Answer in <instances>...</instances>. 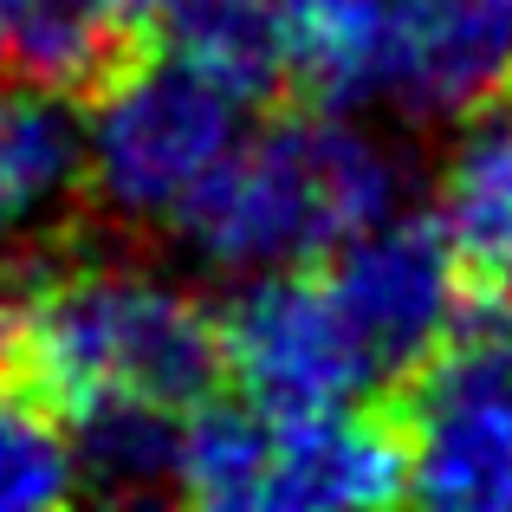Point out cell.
I'll use <instances>...</instances> for the list:
<instances>
[{"label": "cell", "mask_w": 512, "mask_h": 512, "mask_svg": "<svg viewBox=\"0 0 512 512\" xmlns=\"http://www.w3.org/2000/svg\"><path fill=\"white\" fill-rule=\"evenodd\" d=\"M111 7H117V13H124V20H130V26H143V20H156V13H163V7H169V0H111Z\"/></svg>", "instance_id": "obj_17"}, {"label": "cell", "mask_w": 512, "mask_h": 512, "mask_svg": "<svg viewBox=\"0 0 512 512\" xmlns=\"http://www.w3.org/2000/svg\"><path fill=\"white\" fill-rule=\"evenodd\" d=\"M409 493L448 512L512 506V344L454 338L402 383Z\"/></svg>", "instance_id": "obj_6"}, {"label": "cell", "mask_w": 512, "mask_h": 512, "mask_svg": "<svg viewBox=\"0 0 512 512\" xmlns=\"http://www.w3.org/2000/svg\"><path fill=\"white\" fill-rule=\"evenodd\" d=\"M137 59V26L111 0H0V78L26 91L98 98Z\"/></svg>", "instance_id": "obj_10"}, {"label": "cell", "mask_w": 512, "mask_h": 512, "mask_svg": "<svg viewBox=\"0 0 512 512\" xmlns=\"http://www.w3.org/2000/svg\"><path fill=\"white\" fill-rule=\"evenodd\" d=\"M273 428L260 402H201V415L182 428V500L240 512L266 506V474H273Z\"/></svg>", "instance_id": "obj_14"}, {"label": "cell", "mask_w": 512, "mask_h": 512, "mask_svg": "<svg viewBox=\"0 0 512 512\" xmlns=\"http://www.w3.org/2000/svg\"><path fill=\"white\" fill-rule=\"evenodd\" d=\"M240 111L247 104L234 91L201 78L175 52L137 59L117 85L98 91L85 175L91 221L124 240H156L169 227L182 234L201 188L240 150Z\"/></svg>", "instance_id": "obj_4"}, {"label": "cell", "mask_w": 512, "mask_h": 512, "mask_svg": "<svg viewBox=\"0 0 512 512\" xmlns=\"http://www.w3.org/2000/svg\"><path fill=\"white\" fill-rule=\"evenodd\" d=\"M65 493H78L65 422L0 376V506H52Z\"/></svg>", "instance_id": "obj_15"}, {"label": "cell", "mask_w": 512, "mask_h": 512, "mask_svg": "<svg viewBox=\"0 0 512 512\" xmlns=\"http://www.w3.org/2000/svg\"><path fill=\"white\" fill-rule=\"evenodd\" d=\"M221 338H227V376L266 415L350 409L376 383L331 279L292 273V266L253 273L221 305Z\"/></svg>", "instance_id": "obj_7"}, {"label": "cell", "mask_w": 512, "mask_h": 512, "mask_svg": "<svg viewBox=\"0 0 512 512\" xmlns=\"http://www.w3.org/2000/svg\"><path fill=\"white\" fill-rule=\"evenodd\" d=\"M487 312H493V331H500V338L512 344V273H506V279H493V305H487Z\"/></svg>", "instance_id": "obj_16"}, {"label": "cell", "mask_w": 512, "mask_h": 512, "mask_svg": "<svg viewBox=\"0 0 512 512\" xmlns=\"http://www.w3.org/2000/svg\"><path fill=\"white\" fill-rule=\"evenodd\" d=\"M72 480L91 500H182V428L156 402H98L65 422Z\"/></svg>", "instance_id": "obj_12"}, {"label": "cell", "mask_w": 512, "mask_h": 512, "mask_svg": "<svg viewBox=\"0 0 512 512\" xmlns=\"http://www.w3.org/2000/svg\"><path fill=\"white\" fill-rule=\"evenodd\" d=\"M312 104L461 124L512 91V0H279Z\"/></svg>", "instance_id": "obj_3"}, {"label": "cell", "mask_w": 512, "mask_h": 512, "mask_svg": "<svg viewBox=\"0 0 512 512\" xmlns=\"http://www.w3.org/2000/svg\"><path fill=\"white\" fill-rule=\"evenodd\" d=\"M98 221L0 266V376L72 422L98 402L195 409L227 376L221 312Z\"/></svg>", "instance_id": "obj_1"}, {"label": "cell", "mask_w": 512, "mask_h": 512, "mask_svg": "<svg viewBox=\"0 0 512 512\" xmlns=\"http://www.w3.org/2000/svg\"><path fill=\"white\" fill-rule=\"evenodd\" d=\"M409 493V435L383 409H318L279 415L266 506L325 512V506H389Z\"/></svg>", "instance_id": "obj_9"}, {"label": "cell", "mask_w": 512, "mask_h": 512, "mask_svg": "<svg viewBox=\"0 0 512 512\" xmlns=\"http://www.w3.org/2000/svg\"><path fill=\"white\" fill-rule=\"evenodd\" d=\"M441 227L474 279L512 273V117L474 111L441 163Z\"/></svg>", "instance_id": "obj_13"}, {"label": "cell", "mask_w": 512, "mask_h": 512, "mask_svg": "<svg viewBox=\"0 0 512 512\" xmlns=\"http://www.w3.org/2000/svg\"><path fill=\"white\" fill-rule=\"evenodd\" d=\"M163 46L240 104H279L286 91H299L279 0H169Z\"/></svg>", "instance_id": "obj_11"}, {"label": "cell", "mask_w": 512, "mask_h": 512, "mask_svg": "<svg viewBox=\"0 0 512 512\" xmlns=\"http://www.w3.org/2000/svg\"><path fill=\"white\" fill-rule=\"evenodd\" d=\"M91 175V124L78 98L26 91L0 98V266L72 234Z\"/></svg>", "instance_id": "obj_8"}, {"label": "cell", "mask_w": 512, "mask_h": 512, "mask_svg": "<svg viewBox=\"0 0 512 512\" xmlns=\"http://www.w3.org/2000/svg\"><path fill=\"white\" fill-rule=\"evenodd\" d=\"M402 195L409 163L396 143L338 104H312L240 143L188 208L182 234L208 266L253 279L338 253L363 227L402 214Z\"/></svg>", "instance_id": "obj_2"}, {"label": "cell", "mask_w": 512, "mask_h": 512, "mask_svg": "<svg viewBox=\"0 0 512 512\" xmlns=\"http://www.w3.org/2000/svg\"><path fill=\"white\" fill-rule=\"evenodd\" d=\"M350 331L370 357L376 383H409L428 357H441L467 331L474 312V266L461 260L454 234L441 221L389 214L338 247L331 266Z\"/></svg>", "instance_id": "obj_5"}]
</instances>
